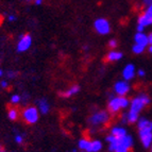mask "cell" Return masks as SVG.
<instances>
[{
  "label": "cell",
  "mask_w": 152,
  "mask_h": 152,
  "mask_svg": "<svg viewBox=\"0 0 152 152\" xmlns=\"http://www.w3.org/2000/svg\"><path fill=\"white\" fill-rule=\"evenodd\" d=\"M79 91H80V86H79L78 84H75V85H72V86L67 89V91H62L61 94H60V96L63 97V98H70V97L78 94Z\"/></svg>",
  "instance_id": "13"
},
{
  "label": "cell",
  "mask_w": 152,
  "mask_h": 152,
  "mask_svg": "<svg viewBox=\"0 0 152 152\" xmlns=\"http://www.w3.org/2000/svg\"><path fill=\"white\" fill-rule=\"evenodd\" d=\"M21 117L25 122L28 124H34L39 119V111L36 107H27L21 112Z\"/></svg>",
  "instance_id": "4"
},
{
  "label": "cell",
  "mask_w": 152,
  "mask_h": 152,
  "mask_svg": "<svg viewBox=\"0 0 152 152\" xmlns=\"http://www.w3.org/2000/svg\"><path fill=\"white\" fill-rule=\"evenodd\" d=\"M0 152H7V151H5V150H3L2 148H1V149H0Z\"/></svg>",
  "instance_id": "36"
},
{
  "label": "cell",
  "mask_w": 152,
  "mask_h": 152,
  "mask_svg": "<svg viewBox=\"0 0 152 152\" xmlns=\"http://www.w3.org/2000/svg\"><path fill=\"white\" fill-rule=\"evenodd\" d=\"M150 102H151L150 97L146 93H140V94L133 97L130 100L129 111L134 112V113H137V114H140V112L146 109L150 104Z\"/></svg>",
  "instance_id": "2"
},
{
  "label": "cell",
  "mask_w": 152,
  "mask_h": 152,
  "mask_svg": "<svg viewBox=\"0 0 152 152\" xmlns=\"http://www.w3.org/2000/svg\"><path fill=\"white\" fill-rule=\"evenodd\" d=\"M126 117H127V124H134L140 119V114L134 113V112L128 111V113H126Z\"/></svg>",
  "instance_id": "18"
},
{
  "label": "cell",
  "mask_w": 152,
  "mask_h": 152,
  "mask_svg": "<svg viewBox=\"0 0 152 152\" xmlns=\"http://www.w3.org/2000/svg\"><path fill=\"white\" fill-rule=\"evenodd\" d=\"M26 1H27V2H35V0H26Z\"/></svg>",
  "instance_id": "35"
},
{
  "label": "cell",
  "mask_w": 152,
  "mask_h": 152,
  "mask_svg": "<svg viewBox=\"0 0 152 152\" xmlns=\"http://www.w3.org/2000/svg\"><path fill=\"white\" fill-rule=\"evenodd\" d=\"M71 152H77V149H72L71 150Z\"/></svg>",
  "instance_id": "38"
},
{
  "label": "cell",
  "mask_w": 152,
  "mask_h": 152,
  "mask_svg": "<svg viewBox=\"0 0 152 152\" xmlns=\"http://www.w3.org/2000/svg\"><path fill=\"white\" fill-rule=\"evenodd\" d=\"M149 150H150V152H152V145L150 146V148H149Z\"/></svg>",
  "instance_id": "37"
},
{
  "label": "cell",
  "mask_w": 152,
  "mask_h": 152,
  "mask_svg": "<svg viewBox=\"0 0 152 152\" xmlns=\"http://www.w3.org/2000/svg\"><path fill=\"white\" fill-rule=\"evenodd\" d=\"M11 103L13 104V105H16V104H18L19 102L21 101V96L20 95H13L12 97H11Z\"/></svg>",
  "instance_id": "22"
},
{
  "label": "cell",
  "mask_w": 152,
  "mask_h": 152,
  "mask_svg": "<svg viewBox=\"0 0 152 152\" xmlns=\"http://www.w3.org/2000/svg\"><path fill=\"white\" fill-rule=\"evenodd\" d=\"M111 119V114L109 111H98L88 117V124L91 127H99L107 124Z\"/></svg>",
  "instance_id": "3"
},
{
  "label": "cell",
  "mask_w": 152,
  "mask_h": 152,
  "mask_svg": "<svg viewBox=\"0 0 152 152\" xmlns=\"http://www.w3.org/2000/svg\"><path fill=\"white\" fill-rule=\"evenodd\" d=\"M146 46L140 45V44H134L133 47H132V52L135 54H142L145 50H146Z\"/></svg>",
  "instance_id": "21"
},
{
  "label": "cell",
  "mask_w": 152,
  "mask_h": 152,
  "mask_svg": "<svg viewBox=\"0 0 152 152\" xmlns=\"http://www.w3.org/2000/svg\"><path fill=\"white\" fill-rule=\"evenodd\" d=\"M122 58H124V54H122L121 51H118L116 49H111L107 52V56H105V60L107 62H117V61H120Z\"/></svg>",
  "instance_id": "11"
},
{
  "label": "cell",
  "mask_w": 152,
  "mask_h": 152,
  "mask_svg": "<svg viewBox=\"0 0 152 152\" xmlns=\"http://www.w3.org/2000/svg\"><path fill=\"white\" fill-rule=\"evenodd\" d=\"M102 148H103V145L99 140H91V149L89 152H99L101 151Z\"/></svg>",
  "instance_id": "19"
},
{
  "label": "cell",
  "mask_w": 152,
  "mask_h": 152,
  "mask_svg": "<svg viewBox=\"0 0 152 152\" xmlns=\"http://www.w3.org/2000/svg\"><path fill=\"white\" fill-rule=\"evenodd\" d=\"M148 51H149L150 53H151V54H152V45L148 46Z\"/></svg>",
  "instance_id": "33"
},
{
  "label": "cell",
  "mask_w": 152,
  "mask_h": 152,
  "mask_svg": "<svg viewBox=\"0 0 152 152\" xmlns=\"http://www.w3.org/2000/svg\"><path fill=\"white\" fill-rule=\"evenodd\" d=\"M136 75L138 77H140V78H144L146 76V71L144 69H138V70H136Z\"/></svg>",
  "instance_id": "27"
},
{
  "label": "cell",
  "mask_w": 152,
  "mask_h": 152,
  "mask_svg": "<svg viewBox=\"0 0 152 152\" xmlns=\"http://www.w3.org/2000/svg\"><path fill=\"white\" fill-rule=\"evenodd\" d=\"M18 116H19V113L16 107H10L8 110V117L10 120H17Z\"/></svg>",
  "instance_id": "20"
},
{
  "label": "cell",
  "mask_w": 152,
  "mask_h": 152,
  "mask_svg": "<svg viewBox=\"0 0 152 152\" xmlns=\"http://www.w3.org/2000/svg\"><path fill=\"white\" fill-rule=\"evenodd\" d=\"M107 45H109L110 49H115L117 47V45H118V42H117L115 38H112V39H110V41H109Z\"/></svg>",
  "instance_id": "23"
},
{
  "label": "cell",
  "mask_w": 152,
  "mask_h": 152,
  "mask_svg": "<svg viewBox=\"0 0 152 152\" xmlns=\"http://www.w3.org/2000/svg\"><path fill=\"white\" fill-rule=\"evenodd\" d=\"M8 86H9V83H8L7 80H2V81H0V87H1V88L5 89V88H8Z\"/></svg>",
  "instance_id": "26"
},
{
  "label": "cell",
  "mask_w": 152,
  "mask_h": 152,
  "mask_svg": "<svg viewBox=\"0 0 152 152\" xmlns=\"http://www.w3.org/2000/svg\"><path fill=\"white\" fill-rule=\"evenodd\" d=\"M16 76H17V72L14 70H9L8 72H7V77H8L9 79H14Z\"/></svg>",
  "instance_id": "24"
},
{
  "label": "cell",
  "mask_w": 152,
  "mask_h": 152,
  "mask_svg": "<svg viewBox=\"0 0 152 152\" xmlns=\"http://www.w3.org/2000/svg\"><path fill=\"white\" fill-rule=\"evenodd\" d=\"M0 149H1V146H0Z\"/></svg>",
  "instance_id": "39"
},
{
  "label": "cell",
  "mask_w": 152,
  "mask_h": 152,
  "mask_svg": "<svg viewBox=\"0 0 152 152\" xmlns=\"http://www.w3.org/2000/svg\"><path fill=\"white\" fill-rule=\"evenodd\" d=\"M138 137H140L142 147L149 149L150 146L152 145V130L138 129Z\"/></svg>",
  "instance_id": "8"
},
{
  "label": "cell",
  "mask_w": 152,
  "mask_h": 152,
  "mask_svg": "<svg viewBox=\"0 0 152 152\" xmlns=\"http://www.w3.org/2000/svg\"><path fill=\"white\" fill-rule=\"evenodd\" d=\"M136 76V70H135V66L133 64H127L122 69V78L126 81H130Z\"/></svg>",
  "instance_id": "9"
},
{
  "label": "cell",
  "mask_w": 152,
  "mask_h": 152,
  "mask_svg": "<svg viewBox=\"0 0 152 152\" xmlns=\"http://www.w3.org/2000/svg\"><path fill=\"white\" fill-rule=\"evenodd\" d=\"M130 105V100L127 96H113L112 95L107 102V111L110 114L117 115L124 110L128 109Z\"/></svg>",
  "instance_id": "1"
},
{
  "label": "cell",
  "mask_w": 152,
  "mask_h": 152,
  "mask_svg": "<svg viewBox=\"0 0 152 152\" xmlns=\"http://www.w3.org/2000/svg\"><path fill=\"white\" fill-rule=\"evenodd\" d=\"M152 3V0H142V4L145 5V7H148V5H150Z\"/></svg>",
  "instance_id": "29"
},
{
  "label": "cell",
  "mask_w": 152,
  "mask_h": 152,
  "mask_svg": "<svg viewBox=\"0 0 152 152\" xmlns=\"http://www.w3.org/2000/svg\"><path fill=\"white\" fill-rule=\"evenodd\" d=\"M15 142H17V144H19V145L23 144V137L21 136V135L17 134V135L15 136Z\"/></svg>",
  "instance_id": "25"
},
{
  "label": "cell",
  "mask_w": 152,
  "mask_h": 152,
  "mask_svg": "<svg viewBox=\"0 0 152 152\" xmlns=\"http://www.w3.org/2000/svg\"><path fill=\"white\" fill-rule=\"evenodd\" d=\"M37 107H37L38 111H39V113H42V114H47L49 112V110H50V104L47 101V99H45V98H42L38 100Z\"/></svg>",
  "instance_id": "15"
},
{
  "label": "cell",
  "mask_w": 152,
  "mask_h": 152,
  "mask_svg": "<svg viewBox=\"0 0 152 152\" xmlns=\"http://www.w3.org/2000/svg\"><path fill=\"white\" fill-rule=\"evenodd\" d=\"M151 25H152V15L144 11V13H142L138 16V18H137V26H140L142 28H146V27Z\"/></svg>",
  "instance_id": "10"
},
{
  "label": "cell",
  "mask_w": 152,
  "mask_h": 152,
  "mask_svg": "<svg viewBox=\"0 0 152 152\" xmlns=\"http://www.w3.org/2000/svg\"><path fill=\"white\" fill-rule=\"evenodd\" d=\"M8 20L9 21H15L16 20V16H14V15H9L8 16Z\"/></svg>",
  "instance_id": "31"
},
{
  "label": "cell",
  "mask_w": 152,
  "mask_h": 152,
  "mask_svg": "<svg viewBox=\"0 0 152 152\" xmlns=\"http://www.w3.org/2000/svg\"><path fill=\"white\" fill-rule=\"evenodd\" d=\"M134 42L135 44H140V45H144L146 47L149 46L148 43V34H146L145 32H136L134 35Z\"/></svg>",
  "instance_id": "12"
},
{
  "label": "cell",
  "mask_w": 152,
  "mask_h": 152,
  "mask_svg": "<svg viewBox=\"0 0 152 152\" xmlns=\"http://www.w3.org/2000/svg\"><path fill=\"white\" fill-rule=\"evenodd\" d=\"M94 29L100 35H107L111 32V25L105 18H98L94 23Z\"/></svg>",
  "instance_id": "5"
},
{
  "label": "cell",
  "mask_w": 152,
  "mask_h": 152,
  "mask_svg": "<svg viewBox=\"0 0 152 152\" xmlns=\"http://www.w3.org/2000/svg\"><path fill=\"white\" fill-rule=\"evenodd\" d=\"M131 91V85L129 81L119 80L114 84V93L117 96H127Z\"/></svg>",
  "instance_id": "6"
},
{
  "label": "cell",
  "mask_w": 152,
  "mask_h": 152,
  "mask_svg": "<svg viewBox=\"0 0 152 152\" xmlns=\"http://www.w3.org/2000/svg\"><path fill=\"white\" fill-rule=\"evenodd\" d=\"M136 126H137V130L138 129L152 130V120L148 119V118H145V117H142L136 122Z\"/></svg>",
  "instance_id": "16"
},
{
  "label": "cell",
  "mask_w": 152,
  "mask_h": 152,
  "mask_svg": "<svg viewBox=\"0 0 152 152\" xmlns=\"http://www.w3.org/2000/svg\"><path fill=\"white\" fill-rule=\"evenodd\" d=\"M145 12L149 13V14H151V15H152V3L150 5H148V7H146V10H145Z\"/></svg>",
  "instance_id": "28"
},
{
  "label": "cell",
  "mask_w": 152,
  "mask_h": 152,
  "mask_svg": "<svg viewBox=\"0 0 152 152\" xmlns=\"http://www.w3.org/2000/svg\"><path fill=\"white\" fill-rule=\"evenodd\" d=\"M2 76H3V70L2 69H0V78H1Z\"/></svg>",
  "instance_id": "34"
},
{
  "label": "cell",
  "mask_w": 152,
  "mask_h": 152,
  "mask_svg": "<svg viewBox=\"0 0 152 152\" xmlns=\"http://www.w3.org/2000/svg\"><path fill=\"white\" fill-rule=\"evenodd\" d=\"M111 134L113 136L117 137V138H121V137L126 136L128 134V132L121 126H115V127H113L111 129Z\"/></svg>",
  "instance_id": "14"
},
{
  "label": "cell",
  "mask_w": 152,
  "mask_h": 152,
  "mask_svg": "<svg viewBox=\"0 0 152 152\" xmlns=\"http://www.w3.org/2000/svg\"><path fill=\"white\" fill-rule=\"evenodd\" d=\"M35 3L36 5H39V4H42V3H43V0H35Z\"/></svg>",
  "instance_id": "32"
},
{
  "label": "cell",
  "mask_w": 152,
  "mask_h": 152,
  "mask_svg": "<svg viewBox=\"0 0 152 152\" xmlns=\"http://www.w3.org/2000/svg\"><path fill=\"white\" fill-rule=\"evenodd\" d=\"M148 43H149V46L152 45V32H150L148 34Z\"/></svg>",
  "instance_id": "30"
},
{
  "label": "cell",
  "mask_w": 152,
  "mask_h": 152,
  "mask_svg": "<svg viewBox=\"0 0 152 152\" xmlns=\"http://www.w3.org/2000/svg\"><path fill=\"white\" fill-rule=\"evenodd\" d=\"M31 45H32V37L30 34H21L16 46V50L18 52H26L30 49Z\"/></svg>",
  "instance_id": "7"
},
{
  "label": "cell",
  "mask_w": 152,
  "mask_h": 152,
  "mask_svg": "<svg viewBox=\"0 0 152 152\" xmlns=\"http://www.w3.org/2000/svg\"><path fill=\"white\" fill-rule=\"evenodd\" d=\"M78 149L81 152H89L91 149V140L87 138H81L78 142Z\"/></svg>",
  "instance_id": "17"
}]
</instances>
